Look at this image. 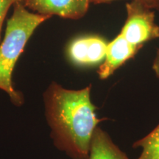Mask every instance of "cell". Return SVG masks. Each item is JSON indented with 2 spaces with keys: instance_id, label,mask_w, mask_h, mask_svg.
<instances>
[{
  "instance_id": "obj_6",
  "label": "cell",
  "mask_w": 159,
  "mask_h": 159,
  "mask_svg": "<svg viewBox=\"0 0 159 159\" xmlns=\"http://www.w3.org/2000/svg\"><path fill=\"white\" fill-rule=\"evenodd\" d=\"M141 48L129 43L119 33L108 43L104 61L99 66L98 75L100 79H107L121 66L135 56Z\"/></svg>"
},
{
  "instance_id": "obj_8",
  "label": "cell",
  "mask_w": 159,
  "mask_h": 159,
  "mask_svg": "<svg viewBox=\"0 0 159 159\" xmlns=\"http://www.w3.org/2000/svg\"><path fill=\"white\" fill-rule=\"evenodd\" d=\"M134 148H142L138 159H159V125L150 134L135 142Z\"/></svg>"
},
{
  "instance_id": "obj_5",
  "label": "cell",
  "mask_w": 159,
  "mask_h": 159,
  "mask_svg": "<svg viewBox=\"0 0 159 159\" xmlns=\"http://www.w3.org/2000/svg\"><path fill=\"white\" fill-rule=\"evenodd\" d=\"M108 43L99 36L81 37L71 43L68 49L69 58L80 66L95 65L104 61Z\"/></svg>"
},
{
  "instance_id": "obj_9",
  "label": "cell",
  "mask_w": 159,
  "mask_h": 159,
  "mask_svg": "<svg viewBox=\"0 0 159 159\" xmlns=\"http://www.w3.org/2000/svg\"><path fill=\"white\" fill-rule=\"evenodd\" d=\"M19 1L21 0H0V36H1V30L4 20L10 7Z\"/></svg>"
},
{
  "instance_id": "obj_2",
  "label": "cell",
  "mask_w": 159,
  "mask_h": 159,
  "mask_svg": "<svg viewBox=\"0 0 159 159\" xmlns=\"http://www.w3.org/2000/svg\"><path fill=\"white\" fill-rule=\"evenodd\" d=\"M14 5L13 15L7 21L5 38L0 44V89L5 91L13 102L19 104L21 97L12 84L13 69L35 30L51 16L31 13L21 1Z\"/></svg>"
},
{
  "instance_id": "obj_4",
  "label": "cell",
  "mask_w": 159,
  "mask_h": 159,
  "mask_svg": "<svg viewBox=\"0 0 159 159\" xmlns=\"http://www.w3.org/2000/svg\"><path fill=\"white\" fill-rule=\"evenodd\" d=\"M90 3L91 0H25V6L38 14L77 19L84 16Z\"/></svg>"
},
{
  "instance_id": "obj_10",
  "label": "cell",
  "mask_w": 159,
  "mask_h": 159,
  "mask_svg": "<svg viewBox=\"0 0 159 159\" xmlns=\"http://www.w3.org/2000/svg\"><path fill=\"white\" fill-rule=\"evenodd\" d=\"M91 3L99 4V3H108L115 0H91ZM148 5L149 7L153 10H157L159 11V0H139Z\"/></svg>"
},
{
  "instance_id": "obj_1",
  "label": "cell",
  "mask_w": 159,
  "mask_h": 159,
  "mask_svg": "<svg viewBox=\"0 0 159 159\" xmlns=\"http://www.w3.org/2000/svg\"><path fill=\"white\" fill-rule=\"evenodd\" d=\"M90 91V87L69 90L53 83L47 93L46 108L52 134L60 148L75 159H89L99 122Z\"/></svg>"
},
{
  "instance_id": "obj_3",
  "label": "cell",
  "mask_w": 159,
  "mask_h": 159,
  "mask_svg": "<svg viewBox=\"0 0 159 159\" xmlns=\"http://www.w3.org/2000/svg\"><path fill=\"white\" fill-rule=\"evenodd\" d=\"M127 19L120 34L131 44H143L159 38V26L155 21L154 10L139 0L127 3Z\"/></svg>"
},
{
  "instance_id": "obj_11",
  "label": "cell",
  "mask_w": 159,
  "mask_h": 159,
  "mask_svg": "<svg viewBox=\"0 0 159 159\" xmlns=\"http://www.w3.org/2000/svg\"><path fill=\"white\" fill-rule=\"evenodd\" d=\"M152 69L156 73V76L159 77V49L157 51V54L153 61V64H152Z\"/></svg>"
},
{
  "instance_id": "obj_7",
  "label": "cell",
  "mask_w": 159,
  "mask_h": 159,
  "mask_svg": "<svg viewBox=\"0 0 159 159\" xmlns=\"http://www.w3.org/2000/svg\"><path fill=\"white\" fill-rule=\"evenodd\" d=\"M89 159H129L101 128H97L91 139Z\"/></svg>"
}]
</instances>
